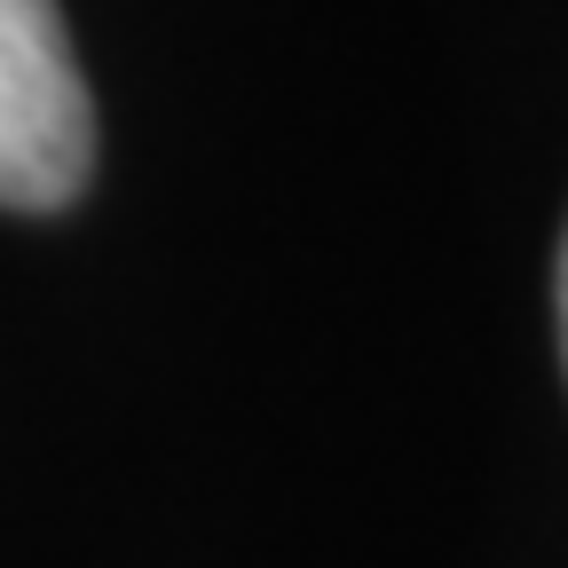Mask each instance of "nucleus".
Here are the masks:
<instances>
[{"label": "nucleus", "mask_w": 568, "mask_h": 568, "mask_svg": "<svg viewBox=\"0 0 568 568\" xmlns=\"http://www.w3.org/2000/svg\"><path fill=\"white\" fill-rule=\"evenodd\" d=\"M88 159L95 111L55 0H0V205L48 213L80 197Z\"/></svg>", "instance_id": "1"}, {"label": "nucleus", "mask_w": 568, "mask_h": 568, "mask_svg": "<svg viewBox=\"0 0 568 568\" xmlns=\"http://www.w3.org/2000/svg\"><path fill=\"white\" fill-rule=\"evenodd\" d=\"M560 355H568V237H560Z\"/></svg>", "instance_id": "2"}]
</instances>
